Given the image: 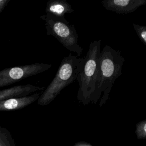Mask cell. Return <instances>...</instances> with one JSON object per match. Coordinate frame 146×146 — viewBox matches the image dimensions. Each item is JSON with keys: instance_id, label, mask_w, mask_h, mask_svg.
<instances>
[{"instance_id": "obj_1", "label": "cell", "mask_w": 146, "mask_h": 146, "mask_svg": "<svg viewBox=\"0 0 146 146\" xmlns=\"http://www.w3.org/2000/svg\"><path fill=\"white\" fill-rule=\"evenodd\" d=\"M124 60L119 51L108 45L103 47L99 58L96 88L91 103L96 104L100 100L102 107L110 99L113 84L121 74Z\"/></svg>"}, {"instance_id": "obj_2", "label": "cell", "mask_w": 146, "mask_h": 146, "mask_svg": "<svg viewBox=\"0 0 146 146\" xmlns=\"http://www.w3.org/2000/svg\"><path fill=\"white\" fill-rule=\"evenodd\" d=\"M84 62V58H78L71 53L64 57L62 60L55 77L40 95L37 104L44 106L52 102L66 87L77 79Z\"/></svg>"}, {"instance_id": "obj_3", "label": "cell", "mask_w": 146, "mask_h": 146, "mask_svg": "<svg viewBox=\"0 0 146 146\" xmlns=\"http://www.w3.org/2000/svg\"><path fill=\"white\" fill-rule=\"evenodd\" d=\"M101 42V39L95 40L90 44L84 58V63L76 79L79 83L77 99L85 106L92 102L95 93Z\"/></svg>"}, {"instance_id": "obj_4", "label": "cell", "mask_w": 146, "mask_h": 146, "mask_svg": "<svg viewBox=\"0 0 146 146\" xmlns=\"http://www.w3.org/2000/svg\"><path fill=\"white\" fill-rule=\"evenodd\" d=\"M44 21L46 34L55 38L65 48L79 56L83 52L79 44V36L75 26L64 18L57 17L50 14L40 17Z\"/></svg>"}, {"instance_id": "obj_5", "label": "cell", "mask_w": 146, "mask_h": 146, "mask_svg": "<svg viewBox=\"0 0 146 146\" xmlns=\"http://www.w3.org/2000/svg\"><path fill=\"white\" fill-rule=\"evenodd\" d=\"M51 67V64H50L36 63L4 68L0 71V87L40 74Z\"/></svg>"}, {"instance_id": "obj_6", "label": "cell", "mask_w": 146, "mask_h": 146, "mask_svg": "<svg viewBox=\"0 0 146 146\" xmlns=\"http://www.w3.org/2000/svg\"><path fill=\"white\" fill-rule=\"evenodd\" d=\"M103 6L107 10L119 14H128L146 4V0H103Z\"/></svg>"}, {"instance_id": "obj_7", "label": "cell", "mask_w": 146, "mask_h": 146, "mask_svg": "<svg viewBox=\"0 0 146 146\" xmlns=\"http://www.w3.org/2000/svg\"><path fill=\"white\" fill-rule=\"evenodd\" d=\"M41 92H36L22 97L10 98L0 101V111H11L25 108L38 100Z\"/></svg>"}, {"instance_id": "obj_8", "label": "cell", "mask_w": 146, "mask_h": 146, "mask_svg": "<svg viewBox=\"0 0 146 146\" xmlns=\"http://www.w3.org/2000/svg\"><path fill=\"white\" fill-rule=\"evenodd\" d=\"M43 87L35 86L31 84L19 85L0 90V101L17 97H22L30 95L36 91H42Z\"/></svg>"}, {"instance_id": "obj_9", "label": "cell", "mask_w": 146, "mask_h": 146, "mask_svg": "<svg viewBox=\"0 0 146 146\" xmlns=\"http://www.w3.org/2000/svg\"><path fill=\"white\" fill-rule=\"evenodd\" d=\"M45 11L46 14L64 18L66 14L73 13L74 9L65 0H49L46 3Z\"/></svg>"}, {"instance_id": "obj_10", "label": "cell", "mask_w": 146, "mask_h": 146, "mask_svg": "<svg viewBox=\"0 0 146 146\" xmlns=\"http://www.w3.org/2000/svg\"><path fill=\"white\" fill-rule=\"evenodd\" d=\"M0 146H16L11 133L0 126Z\"/></svg>"}, {"instance_id": "obj_11", "label": "cell", "mask_w": 146, "mask_h": 146, "mask_svg": "<svg viewBox=\"0 0 146 146\" xmlns=\"http://www.w3.org/2000/svg\"><path fill=\"white\" fill-rule=\"evenodd\" d=\"M135 134L139 140L146 138V119H144L136 124Z\"/></svg>"}, {"instance_id": "obj_12", "label": "cell", "mask_w": 146, "mask_h": 146, "mask_svg": "<svg viewBox=\"0 0 146 146\" xmlns=\"http://www.w3.org/2000/svg\"><path fill=\"white\" fill-rule=\"evenodd\" d=\"M133 28L141 42L146 46V26L133 23Z\"/></svg>"}, {"instance_id": "obj_13", "label": "cell", "mask_w": 146, "mask_h": 146, "mask_svg": "<svg viewBox=\"0 0 146 146\" xmlns=\"http://www.w3.org/2000/svg\"><path fill=\"white\" fill-rule=\"evenodd\" d=\"M10 0H0V13L4 10Z\"/></svg>"}, {"instance_id": "obj_14", "label": "cell", "mask_w": 146, "mask_h": 146, "mask_svg": "<svg viewBox=\"0 0 146 146\" xmlns=\"http://www.w3.org/2000/svg\"><path fill=\"white\" fill-rule=\"evenodd\" d=\"M74 146H92V145L90 143L85 141H79L75 143Z\"/></svg>"}]
</instances>
